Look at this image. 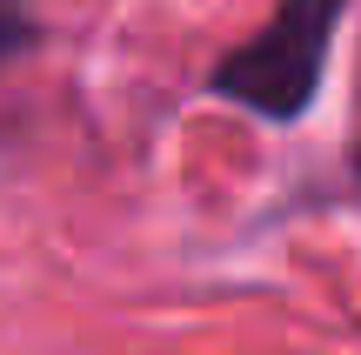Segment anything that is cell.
<instances>
[{"instance_id":"1","label":"cell","mask_w":361,"mask_h":355,"mask_svg":"<svg viewBox=\"0 0 361 355\" xmlns=\"http://www.w3.org/2000/svg\"><path fill=\"white\" fill-rule=\"evenodd\" d=\"M341 20H348V0H274V13L207 67L201 88L268 128H295L328 80Z\"/></svg>"},{"instance_id":"2","label":"cell","mask_w":361,"mask_h":355,"mask_svg":"<svg viewBox=\"0 0 361 355\" xmlns=\"http://www.w3.org/2000/svg\"><path fill=\"white\" fill-rule=\"evenodd\" d=\"M47 40V27H40V13L27 7V0H0V67L27 61V54Z\"/></svg>"},{"instance_id":"3","label":"cell","mask_w":361,"mask_h":355,"mask_svg":"<svg viewBox=\"0 0 361 355\" xmlns=\"http://www.w3.org/2000/svg\"><path fill=\"white\" fill-rule=\"evenodd\" d=\"M355 181H361V141H355Z\"/></svg>"}]
</instances>
